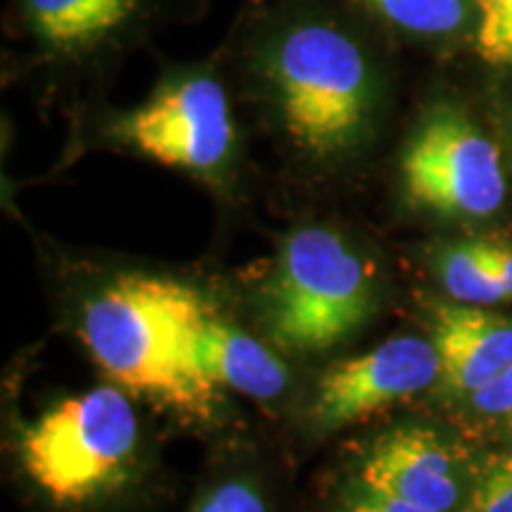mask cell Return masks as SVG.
<instances>
[{
  "instance_id": "obj_1",
  "label": "cell",
  "mask_w": 512,
  "mask_h": 512,
  "mask_svg": "<svg viewBox=\"0 0 512 512\" xmlns=\"http://www.w3.org/2000/svg\"><path fill=\"white\" fill-rule=\"evenodd\" d=\"M209 313L200 294L178 280L128 273L88 299L79 328L88 354L114 384L200 408L211 392L192 377L188 349Z\"/></svg>"
},
{
  "instance_id": "obj_2",
  "label": "cell",
  "mask_w": 512,
  "mask_h": 512,
  "mask_svg": "<svg viewBox=\"0 0 512 512\" xmlns=\"http://www.w3.org/2000/svg\"><path fill=\"white\" fill-rule=\"evenodd\" d=\"M268 79L290 138L313 157L354 147L373 110L366 55L328 24H302L268 55Z\"/></svg>"
},
{
  "instance_id": "obj_3",
  "label": "cell",
  "mask_w": 512,
  "mask_h": 512,
  "mask_svg": "<svg viewBox=\"0 0 512 512\" xmlns=\"http://www.w3.org/2000/svg\"><path fill=\"white\" fill-rule=\"evenodd\" d=\"M138 451V418L117 387L69 396L19 439L31 484L57 505H86L124 484Z\"/></svg>"
},
{
  "instance_id": "obj_4",
  "label": "cell",
  "mask_w": 512,
  "mask_h": 512,
  "mask_svg": "<svg viewBox=\"0 0 512 512\" xmlns=\"http://www.w3.org/2000/svg\"><path fill=\"white\" fill-rule=\"evenodd\" d=\"M373 280L335 230L302 228L280 249L264 292L268 337L283 349L325 351L373 313Z\"/></svg>"
},
{
  "instance_id": "obj_5",
  "label": "cell",
  "mask_w": 512,
  "mask_h": 512,
  "mask_svg": "<svg viewBox=\"0 0 512 512\" xmlns=\"http://www.w3.org/2000/svg\"><path fill=\"white\" fill-rule=\"evenodd\" d=\"M408 200L451 219H486L505 202L501 152L456 107H437L422 119L401 157Z\"/></svg>"
},
{
  "instance_id": "obj_6",
  "label": "cell",
  "mask_w": 512,
  "mask_h": 512,
  "mask_svg": "<svg viewBox=\"0 0 512 512\" xmlns=\"http://www.w3.org/2000/svg\"><path fill=\"white\" fill-rule=\"evenodd\" d=\"M114 133L140 155L195 174L221 169L235 140L226 93L209 76L166 83Z\"/></svg>"
},
{
  "instance_id": "obj_7",
  "label": "cell",
  "mask_w": 512,
  "mask_h": 512,
  "mask_svg": "<svg viewBox=\"0 0 512 512\" xmlns=\"http://www.w3.org/2000/svg\"><path fill=\"white\" fill-rule=\"evenodd\" d=\"M439 377L432 339L392 337L373 351L332 363L316 384L311 418L323 430H339L425 392Z\"/></svg>"
},
{
  "instance_id": "obj_8",
  "label": "cell",
  "mask_w": 512,
  "mask_h": 512,
  "mask_svg": "<svg viewBox=\"0 0 512 512\" xmlns=\"http://www.w3.org/2000/svg\"><path fill=\"white\" fill-rule=\"evenodd\" d=\"M358 484L439 512L456 510L463 498L456 453L427 427H399L377 437L358 465Z\"/></svg>"
},
{
  "instance_id": "obj_9",
  "label": "cell",
  "mask_w": 512,
  "mask_h": 512,
  "mask_svg": "<svg viewBox=\"0 0 512 512\" xmlns=\"http://www.w3.org/2000/svg\"><path fill=\"white\" fill-rule=\"evenodd\" d=\"M432 342L441 380L451 392L470 396L512 363V318L484 306L441 304L434 309Z\"/></svg>"
},
{
  "instance_id": "obj_10",
  "label": "cell",
  "mask_w": 512,
  "mask_h": 512,
  "mask_svg": "<svg viewBox=\"0 0 512 512\" xmlns=\"http://www.w3.org/2000/svg\"><path fill=\"white\" fill-rule=\"evenodd\" d=\"M188 366L207 392L228 387L252 399H273L287 387L285 363L259 339L219 320L214 313L192 332Z\"/></svg>"
},
{
  "instance_id": "obj_11",
  "label": "cell",
  "mask_w": 512,
  "mask_h": 512,
  "mask_svg": "<svg viewBox=\"0 0 512 512\" xmlns=\"http://www.w3.org/2000/svg\"><path fill=\"white\" fill-rule=\"evenodd\" d=\"M138 0H24L31 27L55 48H83L121 27Z\"/></svg>"
},
{
  "instance_id": "obj_12",
  "label": "cell",
  "mask_w": 512,
  "mask_h": 512,
  "mask_svg": "<svg viewBox=\"0 0 512 512\" xmlns=\"http://www.w3.org/2000/svg\"><path fill=\"white\" fill-rule=\"evenodd\" d=\"M437 271L453 302L472 306L505 302L501 287L496 285L494 275L486 266L479 240L448 245L439 256Z\"/></svg>"
},
{
  "instance_id": "obj_13",
  "label": "cell",
  "mask_w": 512,
  "mask_h": 512,
  "mask_svg": "<svg viewBox=\"0 0 512 512\" xmlns=\"http://www.w3.org/2000/svg\"><path fill=\"white\" fill-rule=\"evenodd\" d=\"M375 12L415 34H453L465 24L467 0H363Z\"/></svg>"
},
{
  "instance_id": "obj_14",
  "label": "cell",
  "mask_w": 512,
  "mask_h": 512,
  "mask_svg": "<svg viewBox=\"0 0 512 512\" xmlns=\"http://www.w3.org/2000/svg\"><path fill=\"white\" fill-rule=\"evenodd\" d=\"M477 10L475 50L491 67L512 69V0H472Z\"/></svg>"
},
{
  "instance_id": "obj_15",
  "label": "cell",
  "mask_w": 512,
  "mask_h": 512,
  "mask_svg": "<svg viewBox=\"0 0 512 512\" xmlns=\"http://www.w3.org/2000/svg\"><path fill=\"white\" fill-rule=\"evenodd\" d=\"M465 512H512V453H496L484 460Z\"/></svg>"
},
{
  "instance_id": "obj_16",
  "label": "cell",
  "mask_w": 512,
  "mask_h": 512,
  "mask_svg": "<svg viewBox=\"0 0 512 512\" xmlns=\"http://www.w3.org/2000/svg\"><path fill=\"white\" fill-rule=\"evenodd\" d=\"M470 408L489 420L512 422V363L470 396Z\"/></svg>"
},
{
  "instance_id": "obj_17",
  "label": "cell",
  "mask_w": 512,
  "mask_h": 512,
  "mask_svg": "<svg viewBox=\"0 0 512 512\" xmlns=\"http://www.w3.org/2000/svg\"><path fill=\"white\" fill-rule=\"evenodd\" d=\"M195 512H268L264 496L247 482H226L216 486Z\"/></svg>"
},
{
  "instance_id": "obj_18",
  "label": "cell",
  "mask_w": 512,
  "mask_h": 512,
  "mask_svg": "<svg viewBox=\"0 0 512 512\" xmlns=\"http://www.w3.org/2000/svg\"><path fill=\"white\" fill-rule=\"evenodd\" d=\"M337 512H439L422 508L418 503L403 501V498L382 494V491L370 489V486L358 484L351 489L349 496H344V501L339 503Z\"/></svg>"
},
{
  "instance_id": "obj_19",
  "label": "cell",
  "mask_w": 512,
  "mask_h": 512,
  "mask_svg": "<svg viewBox=\"0 0 512 512\" xmlns=\"http://www.w3.org/2000/svg\"><path fill=\"white\" fill-rule=\"evenodd\" d=\"M484 252V261L494 275L496 285L501 287L503 297L512 299V245L503 240H479Z\"/></svg>"
}]
</instances>
